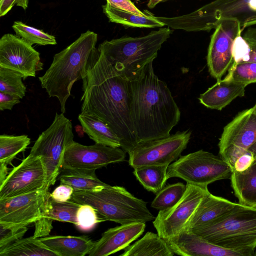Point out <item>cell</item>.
Segmentation results:
<instances>
[{
  "label": "cell",
  "instance_id": "1",
  "mask_svg": "<svg viewBox=\"0 0 256 256\" xmlns=\"http://www.w3.org/2000/svg\"><path fill=\"white\" fill-rule=\"evenodd\" d=\"M81 112L106 122L128 152L138 144L132 122L130 80L122 76L98 48H94L83 73Z\"/></svg>",
  "mask_w": 256,
  "mask_h": 256
},
{
  "label": "cell",
  "instance_id": "2",
  "mask_svg": "<svg viewBox=\"0 0 256 256\" xmlns=\"http://www.w3.org/2000/svg\"><path fill=\"white\" fill-rule=\"evenodd\" d=\"M152 63L130 80V114L138 144L168 136L180 118L170 89L155 74Z\"/></svg>",
  "mask_w": 256,
  "mask_h": 256
},
{
  "label": "cell",
  "instance_id": "3",
  "mask_svg": "<svg viewBox=\"0 0 256 256\" xmlns=\"http://www.w3.org/2000/svg\"><path fill=\"white\" fill-rule=\"evenodd\" d=\"M97 38V34L92 31L82 34L72 44L54 56L50 68L38 78L42 88L46 90L49 97L58 99L62 113L66 112V104L74 84L82 79Z\"/></svg>",
  "mask_w": 256,
  "mask_h": 256
},
{
  "label": "cell",
  "instance_id": "4",
  "mask_svg": "<svg viewBox=\"0 0 256 256\" xmlns=\"http://www.w3.org/2000/svg\"><path fill=\"white\" fill-rule=\"evenodd\" d=\"M223 248L254 256L256 248V207L240 203L218 219L190 230Z\"/></svg>",
  "mask_w": 256,
  "mask_h": 256
},
{
  "label": "cell",
  "instance_id": "5",
  "mask_svg": "<svg viewBox=\"0 0 256 256\" xmlns=\"http://www.w3.org/2000/svg\"><path fill=\"white\" fill-rule=\"evenodd\" d=\"M172 32L169 27L160 28L142 36H123L105 40L98 48L118 72L130 80L154 60Z\"/></svg>",
  "mask_w": 256,
  "mask_h": 256
},
{
  "label": "cell",
  "instance_id": "6",
  "mask_svg": "<svg viewBox=\"0 0 256 256\" xmlns=\"http://www.w3.org/2000/svg\"><path fill=\"white\" fill-rule=\"evenodd\" d=\"M70 200L92 206L100 222L108 220L124 224L146 222L155 218L146 202L120 186L109 185L98 190L74 191Z\"/></svg>",
  "mask_w": 256,
  "mask_h": 256
},
{
  "label": "cell",
  "instance_id": "7",
  "mask_svg": "<svg viewBox=\"0 0 256 256\" xmlns=\"http://www.w3.org/2000/svg\"><path fill=\"white\" fill-rule=\"evenodd\" d=\"M228 18L238 20L242 32L256 24V0H214L186 14L158 17L164 26L187 32L210 31Z\"/></svg>",
  "mask_w": 256,
  "mask_h": 256
},
{
  "label": "cell",
  "instance_id": "8",
  "mask_svg": "<svg viewBox=\"0 0 256 256\" xmlns=\"http://www.w3.org/2000/svg\"><path fill=\"white\" fill-rule=\"evenodd\" d=\"M72 125L64 113H56L50 126L38 137L30 154L40 157L46 172L44 188L49 190L56 180L66 148L74 141Z\"/></svg>",
  "mask_w": 256,
  "mask_h": 256
},
{
  "label": "cell",
  "instance_id": "9",
  "mask_svg": "<svg viewBox=\"0 0 256 256\" xmlns=\"http://www.w3.org/2000/svg\"><path fill=\"white\" fill-rule=\"evenodd\" d=\"M229 164L220 156L200 150L180 156L168 167L166 179L179 178L191 184L207 188L217 180L230 178Z\"/></svg>",
  "mask_w": 256,
  "mask_h": 256
},
{
  "label": "cell",
  "instance_id": "10",
  "mask_svg": "<svg viewBox=\"0 0 256 256\" xmlns=\"http://www.w3.org/2000/svg\"><path fill=\"white\" fill-rule=\"evenodd\" d=\"M192 131L174 134L138 144L130 151L128 163L134 168L148 166H169L186 148Z\"/></svg>",
  "mask_w": 256,
  "mask_h": 256
},
{
  "label": "cell",
  "instance_id": "11",
  "mask_svg": "<svg viewBox=\"0 0 256 256\" xmlns=\"http://www.w3.org/2000/svg\"><path fill=\"white\" fill-rule=\"evenodd\" d=\"M256 142V110L254 106L238 112L226 124L218 146L220 157L232 171L236 160Z\"/></svg>",
  "mask_w": 256,
  "mask_h": 256
},
{
  "label": "cell",
  "instance_id": "12",
  "mask_svg": "<svg viewBox=\"0 0 256 256\" xmlns=\"http://www.w3.org/2000/svg\"><path fill=\"white\" fill-rule=\"evenodd\" d=\"M209 192L208 187L186 183L180 200L171 208L160 210L153 220L157 234L166 240L178 235L184 230L202 200Z\"/></svg>",
  "mask_w": 256,
  "mask_h": 256
},
{
  "label": "cell",
  "instance_id": "13",
  "mask_svg": "<svg viewBox=\"0 0 256 256\" xmlns=\"http://www.w3.org/2000/svg\"><path fill=\"white\" fill-rule=\"evenodd\" d=\"M242 32L239 22L234 18L221 20L215 28L208 48L207 64L210 75L217 80L232 66L233 44Z\"/></svg>",
  "mask_w": 256,
  "mask_h": 256
},
{
  "label": "cell",
  "instance_id": "14",
  "mask_svg": "<svg viewBox=\"0 0 256 256\" xmlns=\"http://www.w3.org/2000/svg\"><path fill=\"white\" fill-rule=\"evenodd\" d=\"M46 172L40 157L29 154L15 166L0 185V200L44 188Z\"/></svg>",
  "mask_w": 256,
  "mask_h": 256
},
{
  "label": "cell",
  "instance_id": "15",
  "mask_svg": "<svg viewBox=\"0 0 256 256\" xmlns=\"http://www.w3.org/2000/svg\"><path fill=\"white\" fill-rule=\"evenodd\" d=\"M43 64L40 53L20 37L6 34L0 38V68L14 70L25 80L34 77L37 72L42 70Z\"/></svg>",
  "mask_w": 256,
  "mask_h": 256
},
{
  "label": "cell",
  "instance_id": "16",
  "mask_svg": "<svg viewBox=\"0 0 256 256\" xmlns=\"http://www.w3.org/2000/svg\"><path fill=\"white\" fill-rule=\"evenodd\" d=\"M126 156V152L120 148L84 146L74 140L64 152L62 168L96 170L124 161Z\"/></svg>",
  "mask_w": 256,
  "mask_h": 256
},
{
  "label": "cell",
  "instance_id": "17",
  "mask_svg": "<svg viewBox=\"0 0 256 256\" xmlns=\"http://www.w3.org/2000/svg\"><path fill=\"white\" fill-rule=\"evenodd\" d=\"M50 194L43 188L0 200V222L26 226L35 222L41 218Z\"/></svg>",
  "mask_w": 256,
  "mask_h": 256
},
{
  "label": "cell",
  "instance_id": "18",
  "mask_svg": "<svg viewBox=\"0 0 256 256\" xmlns=\"http://www.w3.org/2000/svg\"><path fill=\"white\" fill-rule=\"evenodd\" d=\"M146 222H133L110 228L94 242L88 256H107L124 250L144 231Z\"/></svg>",
  "mask_w": 256,
  "mask_h": 256
},
{
  "label": "cell",
  "instance_id": "19",
  "mask_svg": "<svg viewBox=\"0 0 256 256\" xmlns=\"http://www.w3.org/2000/svg\"><path fill=\"white\" fill-rule=\"evenodd\" d=\"M166 242L174 254L178 256H243L238 252L214 244L195 233L186 230Z\"/></svg>",
  "mask_w": 256,
  "mask_h": 256
},
{
  "label": "cell",
  "instance_id": "20",
  "mask_svg": "<svg viewBox=\"0 0 256 256\" xmlns=\"http://www.w3.org/2000/svg\"><path fill=\"white\" fill-rule=\"evenodd\" d=\"M81 204L70 200L56 202L50 196L48 199L41 218L34 222V236L37 238L48 236L52 228L53 220L76 224V215Z\"/></svg>",
  "mask_w": 256,
  "mask_h": 256
},
{
  "label": "cell",
  "instance_id": "21",
  "mask_svg": "<svg viewBox=\"0 0 256 256\" xmlns=\"http://www.w3.org/2000/svg\"><path fill=\"white\" fill-rule=\"evenodd\" d=\"M236 204V203L210 192L202 200L184 230H190L212 222L226 214Z\"/></svg>",
  "mask_w": 256,
  "mask_h": 256
},
{
  "label": "cell",
  "instance_id": "22",
  "mask_svg": "<svg viewBox=\"0 0 256 256\" xmlns=\"http://www.w3.org/2000/svg\"><path fill=\"white\" fill-rule=\"evenodd\" d=\"M246 87L226 76L201 94L198 100L206 107L220 110L236 98L244 96Z\"/></svg>",
  "mask_w": 256,
  "mask_h": 256
},
{
  "label": "cell",
  "instance_id": "23",
  "mask_svg": "<svg viewBox=\"0 0 256 256\" xmlns=\"http://www.w3.org/2000/svg\"><path fill=\"white\" fill-rule=\"evenodd\" d=\"M40 239L59 256H84L88 254L94 244L86 236H46Z\"/></svg>",
  "mask_w": 256,
  "mask_h": 256
},
{
  "label": "cell",
  "instance_id": "24",
  "mask_svg": "<svg viewBox=\"0 0 256 256\" xmlns=\"http://www.w3.org/2000/svg\"><path fill=\"white\" fill-rule=\"evenodd\" d=\"M83 131L95 144L120 148V140L110 126L98 117L81 112L78 116Z\"/></svg>",
  "mask_w": 256,
  "mask_h": 256
},
{
  "label": "cell",
  "instance_id": "25",
  "mask_svg": "<svg viewBox=\"0 0 256 256\" xmlns=\"http://www.w3.org/2000/svg\"><path fill=\"white\" fill-rule=\"evenodd\" d=\"M230 178L238 202L256 207V158L246 170L232 172Z\"/></svg>",
  "mask_w": 256,
  "mask_h": 256
},
{
  "label": "cell",
  "instance_id": "26",
  "mask_svg": "<svg viewBox=\"0 0 256 256\" xmlns=\"http://www.w3.org/2000/svg\"><path fill=\"white\" fill-rule=\"evenodd\" d=\"M96 170L62 168L58 179L60 184L71 186L74 192L98 190L109 186L98 178Z\"/></svg>",
  "mask_w": 256,
  "mask_h": 256
},
{
  "label": "cell",
  "instance_id": "27",
  "mask_svg": "<svg viewBox=\"0 0 256 256\" xmlns=\"http://www.w3.org/2000/svg\"><path fill=\"white\" fill-rule=\"evenodd\" d=\"M166 240L158 234L148 232L140 240L130 244L120 256H173Z\"/></svg>",
  "mask_w": 256,
  "mask_h": 256
},
{
  "label": "cell",
  "instance_id": "28",
  "mask_svg": "<svg viewBox=\"0 0 256 256\" xmlns=\"http://www.w3.org/2000/svg\"><path fill=\"white\" fill-rule=\"evenodd\" d=\"M102 7L104 12L110 21L113 22L136 28H153L164 26L156 16L149 13L144 16H140L132 12L116 8L108 3Z\"/></svg>",
  "mask_w": 256,
  "mask_h": 256
},
{
  "label": "cell",
  "instance_id": "29",
  "mask_svg": "<svg viewBox=\"0 0 256 256\" xmlns=\"http://www.w3.org/2000/svg\"><path fill=\"white\" fill-rule=\"evenodd\" d=\"M0 256H59L40 239L32 236L20 239L0 249Z\"/></svg>",
  "mask_w": 256,
  "mask_h": 256
},
{
  "label": "cell",
  "instance_id": "30",
  "mask_svg": "<svg viewBox=\"0 0 256 256\" xmlns=\"http://www.w3.org/2000/svg\"><path fill=\"white\" fill-rule=\"evenodd\" d=\"M168 166H148L134 168V174L144 188L149 192L158 194L167 181L166 171Z\"/></svg>",
  "mask_w": 256,
  "mask_h": 256
},
{
  "label": "cell",
  "instance_id": "31",
  "mask_svg": "<svg viewBox=\"0 0 256 256\" xmlns=\"http://www.w3.org/2000/svg\"><path fill=\"white\" fill-rule=\"evenodd\" d=\"M30 143V139L27 135L0 136V163L6 165L11 164L12 160L20 152L25 150Z\"/></svg>",
  "mask_w": 256,
  "mask_h": 256
},
{
  "label": "cell",
  "instance_id": "32",
  "mask_svg": "<svg viewBox=\"0 0 256 256\" xmlns=\"http://www.w3.org/2000/svg\"><path fill=\"white\" fill-rule=\"evenodd\" d=\"M186 190V184L182 182L166 185L156 194L151 206L160 210L171 208L180 200Z\"/></svg>",
  "mask_w": 256,
  "mask_h": 256
},
{
  "label": "cell",
  "instance_id": "33",
  "mask_svg": "<svg viewBox=\"0 0 256 256\" xmlns=\"http://www.w3.org/2000/svg\"><path fill=\"white\" fill-rule=\"evenodd\" d=\"M12 28L16 34L31 44L40 46L55 45L57 44L55 37L42 30L20 22H14Z\"/></svg>",
  "mask_w": 256,
  "mask_h": 256
},
{
  "label": "cell",
  "instance_id": "34",
  "mask_svg": "<svg viewBox=\"0 0 256 256\" xmlns=\"http://www.w3.org/2000/svg\"><path fill=\"white\" fill-rule=\"evenodd\" d=\"M20 74L6 68L0 67V92L22 98L26 94V87L22 82Z\"/></svg>",
  "mask_w": 256,
  "mask_h": 256
},
{
  "label": "cell",
  "instance_id": "35",
  "mask_svg": "<svg viewBox=\"0 0 256 256\" xmlns=\"http://www.w3.org/2000/svg\"><path fill=\"white\" fill-rule=\"evenodd\" d=\"M226 77L246 86L256 82V62H243L232 64Z\"/></svg>",
  "mask_w": 256,
  "mask_h": 256
},
{
  "label": "cell",
  "instance_id": "36",
  "mask_svg": "<svg viewBox=\"0 0 256 256\" xmlns=\"http://www.w3.org/2000/svg\"><path fill=\"white\" fill-rule=\"evenodd\" d=\"M76 227L80 230H91L100 222L96 210L91 206L84 204L79 208L76 215Z\"/></svg>",
  "mask_w": 256,
  "mask_h": 256
},
{
  "label": "cell",
  "instance_id": "37",
  "mask_svg": "<svg viewBox=\"0 0 256 256\" xmlns=\"http://www.w3.org/2000/svg\"><path fill=\"white\" fill-rule=\"evenodd\" d=\"M28 230L27 226L6 224L0 222V249L22 238Z\"/></svg>",
  "mask_w": 256,
  "mask_h": 256
},
{
  "label": "cell",
  "instance_id": "38",
  "mask_svg": "<svg viewBox=\"0 0 256 256\" xmlns=\"http://www.w3.org/2000/svg\"><path fill=\"white\" fill-rule=\"evenodd\" d=\"M233 64L248 62L250 60V48L243 37L239 35L235 39L232 46Z\"/></svg>",
  "mask_w": 256,
  "mask_h": 256
},
{
  "label": "cell",
  "instance_id": "39",
  "mask_svg": "<svg viewBox=\"0 0 256 256\" xmlns=\"http://www.w3.org/2000/svg\"><path fill=\"white\" fill-rule=\"evenodd\" d=\"M74 192V189L71 186L61 184L50 193V196L56 202H66L70 199Z\"/></svg>",
  "mask_w": 256,
  "mask_h": 256
},
{
  "label": "cell",
  "instance_id": "40",
  "mask_svg": "<svg viewBox=\"0 0 256 256\" xmlns=\"http://www.w3.org/2000/svg\"><path fill=\"white\" fill-rule=\"evenodd\" d=\"M106 3L116 8L130 12L140 16H144L130 0H106Z\"/></svg>",
  "mask_w": 256,
  "mask_h": 256
},
{
  "label": "cell",
  "instance_id": "41",
  "mask_svg": "<svg viewBox=\"0 0 256 256\" xmlns=\"http://www.w3.org/2000/svg\"><path fill=\"white\" fill-rule=\"evenodd\" d=\"M242 37L250 48V60L248 62H256V28H249Z\"/></svg>",
  "mask_w": 256,
  "mask_h": 256
},
{
  "label": "cell",
  "instance_id": "42",
  "mask_svg": "<svg viewBox=\"0 0 256 256\" xmlns=\"http://www.w3.org/2000/svg\"><path fill=\"white\" fill-rule=\"evenodd\" d=\"M254 158L253 154L248 150L239 157L236 161L233 171L242 172L248 168L252 164Z\"/></svg>",
  "mask_w": 256,
  "mask_h": 256
},
{
  "label": "cell",
  "instance_id": "43",
  "mask_svg": "<svg viewBox=\"0 0 256 256\" xmlns=\"http://www.w3.org/2000/svg\"><path fill=\"white\" fill-rule=\"evenodd\" d=\"M20 102V98L14 96L0 92V110H12L13 106Z\"/></svg>",
  "mask_w": 256,
  "mask_h": 256
},
{
  "label": "cell",
  "instance_id": "44",
  "mask_svg": "<svg viewBox=\"0 0 256 256\" xmlns=\"http://www.w3.org/2000/svg\"><path fill=\"white\" fill-rule=\"evenodd\" d=\"M28 0H0V16L6 15L14 6H19L26 9L27 8Z\"/></svg>",
  "mask_w": 256,
  "mask_h": 256
},
{
  "label": "cell",
  "instance_id": "45",
  "mask_svg": "<svg viewBox=\"0 0 256 256\" xmlns=\"http://www.w3.org/2000/svg\"><path fill=\"white\" fill-rule=\"evenodd\" d=\"M8 165L0 163V185L2 184L8 174Z\"/></svg>",
  "mask_w": 256,
  "mask_h": 256
},
{
  "label": "cell",
  "instance_id": "46",
  "mask_svg": "<svg viewBox=\"0 0 256 256\" xmlns=\"http://www.w3.org/2000/svg\"><path fill=\"white\" fill-rule=\"evenodd\" d=\"M167 0H148L147 6L150 8H152L159 3Z\"/></svg>",
  "mask_w": 256,
  "mask_h": 256
},
{
  "label": "cell",
  "instance_id": "47",
  "mask_svg": "<svg viewBox=\"0 0 256 256\" xmlns=\"http://www.w3.org/2000/svg\"><path fill=\"white\" fill-rule=\"evenodd\" d=\"M248 150L253 154L254 158H256V142L250 146Z\"/></svg>",
  "mask_w": 256,
  "mask_h": 256
},
{
  "label": "cell",
  "instance_id": "48",
  "mask_svg": "<svg viewBox=\"0 0 256 256\" xmlns=\"http://www.w3.org/2000/svg\"><path fill=\"white\" fill-rule=\"evenodd\" d=\"M254 256H256V248H255V250H254Z\"/></svg>",
  "mask_w": 256,
  "mask_h": 256
},
{
  "label": "cell",
  "instance_id": "49",
  "mask_svg": "<svg viewBox=\"0 0 256 256\" xmlns=\"http://www.w3.org/2000/svg\"><path fill=\"white\" fill-rule=\"evenodd\" d=\"M254 107L255 108V109L256 110V104L254 106Z\"/></svg>",
  "mask_w": 256,
  "mask_h": 256
}]
</instances>
